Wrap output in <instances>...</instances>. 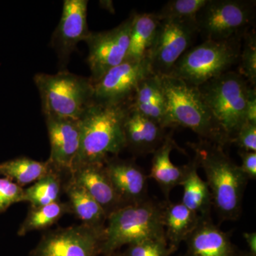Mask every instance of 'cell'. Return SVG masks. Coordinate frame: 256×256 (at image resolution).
Here are the masks:
<instances>
[{
	"label": "cell",
	"mask_w": 256,
	"mask_h": 256,
	"mask_svg": "<svg viewBox=\"0 0 256 256\" xmlns=\"http://www.w3.org/2000/svg\"><path fill=\"white\" fill-rule=\"evenodd\" d=\"M194 151L198 168L206 175L212 205L224 220H238L242 214V197L248 178L240 166L224 151V146L200 140L188 143Z\"/></svg>",
	"instance_id": "obj_1"
},
{
	"label": "cell",
	"mask_w": 256,
	"mask_h": 256,
	"mask_svg": "<svg viewBox=\"0 0 256 256\" xmlns=\"http://www.w3.org/2000/svg\"><path fill=\"white\" fill-rule=\"evenodd\" d=\"M129 104L108 105L95 101L89 104L79 119L80 148L74 170L80 165L104 164L124 150Z\"/></svg>",
	"instance_id": "obj_2"
},
{
	"label": "cell",
	"mask_w": 256,
	"mask_h": 256,
	"mask_svg": "<svg viewBox=\"0 0 256 256\" xmlns=\"http://www.w3.org/2000/svg\"><path fill=\"white\" fill-rule=\"evenodd\" d=\"M160 77L168 128H188L201 140L225 146L228 138L202 98L198 87L172 76Z\"/></svg>",
	"instance_id": "obj_3"
},
{
	"label": "cell",
	"mask_w": 256,
	"mask_h": 256,
	"mask_svg": "<svg viewBox=\"0 0 256 256\" xmlns=\"http://www.w3.org/2000/svg\"><path fill=\"white\" fill-rule=\"evenodd\" d=\"M106 222L101 252L105 256L114 255L121 247L134 242L166 240L163 204L149 198L116 210Z\"/></svg>",
	"instance_id": "obj_4"
},
{
	"label": "cell",
	"mask_w": 256,
	"mask_h": 256,
	"mask_svg": "<svg viewBox=\"0 0 256 256\" xmlns=\"http://www.w3.org/2000/svg\"><path fill=\"white\" fill-rule=\"evenodd\" d=\"M45 117L79 120L94 101L90 78L67 72L37 74L34 77Z\"/></svg>",
	"instance_id": "obj_5"
},
{
	"label": "cell",
	"mask_w": 256,
	"mask_h": 256,
	"mask_svg": "<svg viewBox=\"0 0 256 256\" xmlns=\"http://www.w3.org/2000/svg\"><path fill=\"white\" fill-rule=\"evenodd\" d=\"M198 87L205 104L230 142L246 122V110L252 86L238 72H227Z\"/></svg>",
	"instance_id": "obj_6"
},
{
	"label": "cell",
	"mask_w": 256,
	"mask_h": 256,
	"mask_svg": "<svg viewBox=\"0 0 256 256\" xmlns=\"http://www.w3.org/2000/svg\"><path fill=\"white\" fill-rule=\"evenodd\" d=\"M242 37L225 41L206 40L188 50L175 64L169 76L200 86L226 73L239 60Z\"/></svg>",
	"instance_id": "obj_7"
},
{
	"label": "cell",
	"mask_w": 256,
	"mask_h": 256,
	"mask_svg": "<svg viewBox=\"0 0 256 256\" xmlns=\"http://www.w3.org/2000/svg\"><path fill=\"white\" fill-rule=\"evenodd\" d=\"M256 1L208 0L196 22L205 41H225L242 36L255 16Z\"/></svg>",
	"instance_id": "obj_8"
},
{
	"label": "cell",
	"mask_w": 256,
	"mask_h": 256,
	"mask_svg": "<svg viewBox=\"0 0 256 256\" xmlns=\"http://www.w3.org/2000/svg\"><path fill=\"white\" fill-rule=\"evenodd\" d=\"M198 34L196 20H160L148 58L152 74L158 76H169Z\"/></svg>",
	"instance_id": "obj_9"
},
{
	"label": "cell",
	"mask_w": 256,
	"mask_h": 256,
	"mask_svg": "<svg viewBox=\"0 0 256 256\" xmlns=\"http://www.w3.org/2000/svg\"><path fill=\"white\" fill-rule=\"evenodd\" d=\"M105 227L82 224L52 230L42 236L30 256H98Z\"/></svg>",
	"instance_id": "obj_10"
},
{
	"label": "cell",
	"mask_w": 256,
	"mask_h": 256,
	"mask_svg": "<svg viewBox=\"0 0 256 256\" xmlns=\"http://www.w3.org/2000/svg\"><path fill=\"white\" fill-rule=\"evenodd\" d=\"M132 16L108 31L92 32L86 38L88 47V64L90 80L96 82L110 70L126 62L129 48Z\"/></svg>",
	"instance_id": "obj_11"
},
{
	"label": "cell",
	"mask_w": 256,
	"mask_h": 256,
	"mask_svg": "<svg viewBox=\"0 0 256 256\" xmlns=\"http://www.w3.org/2000/svg\"><path fill=\"white\" fill-rule=\"evenodd\" d=\"M152 74L148 58L140 62L126 60L92 82L94 101L108 105L129 104L140 82Z\"/></svg>",
	"instance_id": "obj_12"
},
{
	"label": "cell",
	"mask_w": 256,
	"mask_h": 256,
	"mask_svg": "<svg viewBox=\"0 0 256 256\" xmlns=\"http://www.w3.org/2000/svg\"><path fill=\"white\" fill-rule=\"evenodd\" d=\"M50 152L48 163L60 174H70L78 158L80 129L79 120L45 117Z\"/></svg>",
	"instance_id": "obj_13"
},
{
	"label": "cell",
	"mask_w": 256,
	"mask_h": 256,
	"mask_svg": "<svg viewBox=\"0 0 256 256\" xmlns=\"http://www.w3.org/2000/svg\"><path fill=\"white\" fill-rule=\"evenodd\" d=\"M87 0H65L60 24L52 44L62 60H68L79 42H85L90 34L87 23Z\"/></svg>",
	"instance_id": "obj_14"
},
{
	"label": "cell",
	"mask_w": 256,
	"mask_h": 256,
	"mask_svg": "<svg viewBox=\"0 0 256 256\" xmlns=\"http://www.w3.org/2000/svg\"><path fill=\"white\" fill-rule=\"evenodd\" d=\"M104 166L114 190L124 205L148 200V178L134 162L110 158Z\"/></svg>",
	"instance_id": "obj_15"
},
{
	"label": "cell",
	"mask_w": 256,
	"mask_h": 256,
	"mask_svg": "<svg viewBox=\"0 0 256 256\" xmlns=\"http://www.w3.org/2000/svg\"><path fill=\"white\" fill-rule=\"evenodd\" d=\"M70 176L92 195L108 217L126 206L114 190L104 164L80 165L72 171Z\"/></svg>",
	"instance_id": "obj_16"
},
{
	"label": "cell",
	"mask_w": 256,
	"mask_h": 256,
	"mask_svg": "<svg viewBox=\"0 0 256 256\" xmlns=\"http://www.w3.org/2000/svg\"><path fill=\"white\" fill-rule=\"evenodd\" d=\"M165 130L129 107L124 122L126 148L142 156L153 153L164 141Z\"/></svg>",
	"instance_id": "obj_17"
},
{
	"label": "cell",
	"mask_w": 256,
	"mask_h": 256,
	"mask_svg": "<svg viewBox=\"0 0 256 256\" xmlns=\"http://www.w3.org/2000/svg\"><path fill=\"white\" fill-rule=\"evenodd\" d=\"M185 256H238L228 234L212 223L210 218L202 220L186 242Z\"/></svg>",
	"instance_id": "obj_18"
},
{
	"label": "cell",
	"mask_w": 256,
	"mask_h": 256,
	"mask_svg": "<svg viewBox=\"0 0 256 256\" xmlns=\"http://www.w3.org/2000/svg\"><path fill=\"white\" fill-rule=\"evenodd\" d=\"M202 218L182 202L163 204L165 237L170 250L174 254L180 244L186 242Z\"/></svg>",
	"instance_id": "obj_19"
},
{
	"label": "cell",
	"mask_w": 256,
	"mask_h": 256,
	"mask_svg": "<svg viewBox=\"0 0 256 256\" xmlns=\"http://www.w3.org/2000/svg\"><path fill=\"white\" fill-rule=\"evenodd\" d=\"M176 148L172 132L166 134L161 146L153 152L150 173L148 176L159 184L166 198L175 186L181 184L184 176V166H176L170 159L172 151Z\"/></svg>",
	"instance_id": "obj_20"
},
{
	"label": "cell",
	"mask_w": 256,
	"mask_h": 256,
	"mask_svg": "<svg viewBox=\"0 0 256 256\" xmlns=\"http://www.w3.org/2000/svg\"><path fill=\"white\" fill-rule=\"evenodd\" d=\"M198 166L194 160L184 165V176L180 186L183 188L182 203L203 220L210 218L212 195L206 182L198 174Z\"/></svg>",
	"instance_id": "obj_21"
},
{
	"label": "cell",
	"mask_w": 256,
	"mask_h": 256,
	"mask_svg": "<svg viewBox=\"0 0 256 256\" xmlns=\"http://www.w3.org/2000/svg\"><path fill=\"white\" fill-rule=\"evenodd\" d=\"M132 16L126 60L140 62L148 58L156 40L160 20L156 13H134Z\"/></svg>",
	"instance_id": "obj_22"
},
{
	"label": "cell",
	"mask_w": 256,
	"mask_h": 256,
	"mask_svg": "<svg viewBox=\"0 0 256 256\" xmlns=\"http://www.w3.org/2000/svg\"><path fill=\"white\" fill-rule=\"evenodd\" d=\"M64 190L68 198L72 214L82 222L90 226H105L108 216L98 203L82 185L69 176L64 184Z\"/></svg>",
	"instance_id": "obj_23"
},
{
	"label": "cell",
	"mask_w": 256,
	"mask_h": 256,
	"mask_svg": "<svg viewBox=\"0 0 256 256\" xmlns=\"http://www.w3.org/2000/svg\"><path fill=\"white\" fill-rule=\"evenodd\" d=\"M52 170L48 162H38L30 158H18L0 163V176L8 178L24 186L36 182Z\"/></svg>",
	"instance_id": "obj_24"
},
{
	"label": "cell",
	"mask_w": 256,
	"mask_h": 256,
	"mask_svg": "<svg viewBox=\"0 0 256 256\" xmlns=\"http://www.w3.org/2000/svg\"><path fill=\"white\" fill-rule=\"evenodd\" d=\"M67 214H72L68 202L58 201L46 206H31L18 229V236H24L34 230L48 228Z\"/></svg>",
	"instance_id": "obj_25"
},
{
	"label": "cell",
	"mask_w": 256,
	"mask_h": 256,
	"mask_svg": "<svg viewBox=\"0 0 256 256\" xmlns=\"http://www.w3.org/2000/svg\"><path fill=\"white\" fill-rule=\"evenodd\" d=\"M64 184L62 174L50 170V172L37 180L34 184L24 188L26 202L32 207L46 206L60 201Z\"/></svg>",
	"instance_id": "obj_26"
},
{
	"label": "cell",
	"mask_w": 256,
	"mask_h": 256,
	"mask_svg": "<svg viewBox=\"0 0 256 256\" xmlns=\"http://www.w3.org/2000/svg\"><path fill=\"white\" fill-rule=\"evenodd\" d=\"M208 0H171L156 13L159 20H196L198 12Z\"/></svg>",
	"instance_id": "obj_27"
},
{
	"label": "cell",
	"mask_w": 256,
	"mask_h": 256,
	"mask_svg": "<svg viewBox=\"0 0 256 256\" xmlns=\"http://www.w3.org/2000/svg\"><path fill=\"white\" fill-rule=\"evenodd\" d=\"M244 43L240 50V64L238 73L252 87L256 84V35L255 31L244 34Z\"/></svg>",
	"instance_id": "obj_28"
},
{
	"label": "cell",
	"mask_w": 256,
	"mask_h": 256,
	"mask_svg": "<svg viewBox=\"0 0 256 256\" xmlns=\"http://www.w3.org/2000/svg\"><path fill=\"white\" fill-rule=\"evenodd\" d=\"M124 256H170L172 254L166 240H146L128 246Z\"/></svg>",
	"instance_id": "obj_29"
},
{
	"label": "cell",
	"mask_w": 256,
	"mask_h": 256,
	"mask_svg": "<svg viewBox=\"0 0 256 256\" xmlns=\"http://www.w3.org/2000/svg\"><path fill=\"white\" fill-rule=\"evenodd\" d=\"M20 202H26L24 188L8 178H0V213Z\"/></svg>",
	"instance_id": "obj_30"
},
{
	"label": "cell",
	"mask_w": 256,
	"mask_h": 256,
	"mask_svg": "<svg viewBox=\"0 0 256 256\" xmlns=\"http://www.w3.org/2000/svg\"><path fill=\"white\" fill-rule=\"evenodd\" d=\"M232 143L236 144L240 150L256 152V124L244 122L236 133Z\"/></svg>",
	"instance_id": "obj_31"
},
{
	"label": "cell",
	"mask_w": 256,
	"mask_h": 256,
	"mask_svg": "<svg viewBox=\"0 0 256 256\" xmlns=\"http://www.w3.org/2000/svg\"><path fill=\"white\" fill-rule=\"evenodd\" d=\"M239 156L242 160V165L240 166L248 180L256 178V152H239Z\"/></svg>",
	"instance_id": "obj_32"
},
{
	"label": "cell",
	"mask_w": 256,
	"mask_h": 256,
	"mask_svg": "<svg viewBox=\"0 0 256 256\" xmlns=\"http://www.w3.org/2000/svg\"><path fill=\"white\" fill-rule=\"evenodd\" d=\"M256 124V87L250 88L246 110V122Z\"/></svg>",
	"instance_id": "obj_33"
},
{
	"label": "cell",
	"mask_w": 256,
	"mask_h": 256,
	"mask_svg": "<svg viewBox=\"0 0 256 256\" xmlns=\"http://www.w3.org/2000/svg\"><path fill=\"white\" fill-rule=\"evenodd\" d=\"M244 238L248 246L249 252L252 254L256 255V233L252 232V233H244Z\"/></svg>",
	"instance_id": "obj_34"
},
{
	"label": "cell",
	"mask_w": 256,
	"mask_h": 256,
	"mask_svg": "<svg viewBox=\"0 0 256 256\" xmlns=\"http://www.w3.org/2000/svg\"><path fill=\"white\" fill-rule=\"evenodd\" d=\"M238 256H256V255H255V254H252V252H244V254H239Z\"/></svg>",
	"instance_id": "obj_35"
},
{
	"label": "cell",
	"mask_w": 256,
	"mask_h": 256,
	"mask_svg": "<svg viewBox=\"0 0 256 256\" xmlns=\"http://www.w3.org/2000/svg\"><path fill=\"white\" fill-rule=\"evenodd\" d=\"M110 256H122V254H120V252H116V254H114V255Z\"/></svg>",
	"instance_id": "obj_36"
},
{
	"label": "cell",
	"mask_w": 256,
	"mask_h": 256,
	"mask_svg": "<svg viewBox=\"0 0 256 256\" xmlns=\"http://www.w3.org/2000/svg\"></svg>",
	"instance_id": "obj_37"
}]
</instances>
